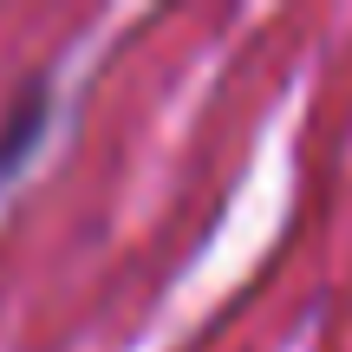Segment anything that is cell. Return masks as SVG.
Here are the masks:
<instances>
[{
	"mask_svg": "<svg viewBox=\"0 0 352 352\" xmlns=\"http://www.w3.org/2000/svg\"><path fill=\"white\" fill-rule=\"evenodd\" d=\"M52 118H59V72L39 65V72H26L20 85H13L7 111H0V196L33 170L39 151H46Z\"/></svg>",
	"mask_w": 352,
	"mask_h": 352,
	"instance_id": "6da1fadb",
	"label": "cell"
}]
</instances>
